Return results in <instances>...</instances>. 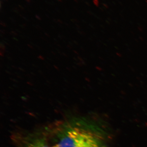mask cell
Returning <instances> with one entry per match:
<instances>
[{
  "label": "cell",
  "mask_w": 147,
  "mask_h": 147,
  "mask_svg": "<svg viewBox=\"0 0 147 147\" xmlns=\"http://www.w3.org/2000/svg\"><path fill=\"white\" fill-rule=\"evenodd\" d=\"M97 124L82 123L64 132L57 147H109L107 131Z\"/></svg>",
  "instance_id": "1"
},
{
  "label": "cell",
  "mask_w": 147,
  "mask_h": 147,
  "mask_svg": "<svg viewBox=\"0 0 147 147\" xmlns=\"http://www.w3.org/2000/svg\"><path fill=\"white\" fill-rule=\"evenodd\" d=\"M23 147H51L49 146L42 139H36L30 141ZM57 147V145L56 147Z\"/></svg>",
  "instance_id": "2"
},
{
  "label": "cell",
  "mask_w": 147,
  "mask_h": 147,
  "mask_svg": "<svg viewBox=\"0 0 147 147\" xmlns=\"http://www.w3.org/2000/svg\"><path fill=\"white\" fill-rule=\"evenodd\" d=\"M93 3L94 4L96 7H98L99 5V0H92Z\"/></svg>",
  "instance_id": "3"
},
{
  "label": "cell",
  "mask_w": 147,
  "mask_h": 147,
  "mask_svg": "<svg viewBox=\"0 0 147 147\" xmlns=\"http://www.w3.org/2000/svg\"><path fill=\"white\" fill-rule=\"evenodd\" d=\"M26 1H27L28 2H30V0H26Z\"/></svg>",
  "instance_id": "4"
},
{
  "label": "cell",
  "mask_w": 147,
  "mask_h": 147,
  "mask_svg": "<svg viewBox=\"0 0 147 147\" xmlns=\"http://www.w3.org/2000/svg\"><path fill=\"white\" fill-rule=\"evenodd\" d=\"M57 1H60V2L62 1L61 0H57Z\"/></svg>",
  "instance_id": "5"
},
{
  "label": "cell",
  "mask_w": 147,
  "mask_h": 147,
  "mask_svg": "<svg viewBox=\"0 0 147 147\" xmlns=\"http://www.w3.org/2000/svg\"><path fill=\"white\" fill-rule=\"evenodd\" d=\"M74 1H75L76 2H77V0H74Z\"/></svg>",
  "instance_id": "6"
},
{
  "label": "cell",
  "mask_w": 147,
  "mask_h": 147,
  "mask_svg": "<svg viewBox=\"0 0 147 147\" xmlns=\"http://www.w3.org/2000/svg\"><path fill=\"white\" fill-rule=\"evenodd\" d=\"M5 1H7V0H5Z\"/></svg>",
  "instance_id": "7"
}]
</instances>
